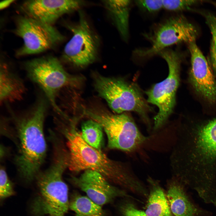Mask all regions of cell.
Returning <instances> with one entry per match:
<instances>
[{
	"mask_svg": "<svg viewBox=\"0 0 216 216\" xmlns=\"http://www.w3.org/2000/svg\"><path fill=\"white\" fill-rule=\"evenodd\" d=\"M82 110L84 115L101 125L107 135L110 148L133 152L147 139L140 131L133 118L127 114H113L85 108Z\"/></svg>",
	"mask_w": 216,
	"mask_h": 216,
	"instance_id": "obj_7",
	"label": "cell"
},
{
	"mask_svg": "<svg viewBox=\"0 0 216 216\" xmlns=\"http://www.w3.org/2000/svg\"><path fill=\"white\" fill-rule=\"evenodd\" d=\"M200 1L193 0H164L163 8L173 11H180L190 8Z\"/></svg>",
	"mask_w": 216,
	"mask_h": 216,
	"instance_id": "obj_21",
	"label": "cell"
},
{
	"mask_svg": "<svg viewBox=\"0 0 216 216\" xmlns=\"http://www.w3.org/2000/svg\"><path fill=\"white\" fill-rule=\"evenodd\" d=\"M25 68L29 78L42 89L54 110L66 117L57 104L58 93L65 86L77 85L82 79L68 74L60 61L52 56L29 60L25 63Z\"/></svg>",
	"mask_w": 216,
	"mask_h": 216,
	"instance_id": "obj_6",
	"label": "cell"
},
{
	"mask_svg": "<svg viewBox=\"0 0 216 216\" xmlns=\"http://www.w3.org/2000/svg\"><path fill=\"white\" fill-rule=\"evenodd\" d=\"M54 152L51 166L36 176L38 194L31 205L35 216L64 215L69 208L68 188L62 179L68 166V154L59 146L54 148Z\"/></svg>",
	"mask_w": 216,
	"mask_h": 216,
	"instance_id": "obj_4",
	"label": "cell"
},
{
	"mask_svg": "<svg viewBox=\"0 0 216 216\" xmlns=\"http://www.w3.org/2000/svg\"><path fill=\"white\" fill-rule=\"evenodd\" d=\"M69 208L75 216H105L101 206L87 196L77 195L69 202Z\"/></svg>",
	"mask_w": 216,
	"mask_h": 216,
	"instance_id": "obj_19",
	"label": "cell"
},
{
	"mask_svg": "<svg viewBox=\"0 0 216 216\" xmlns=\"http://www.w3.org/2000/svg\"><path fill=\"white\" fill-rule=\"evenodd\" d=\"M210 58L213 68L216 73V49L211 48Z\"/></svg>",
	"mask_w": 216,
	"mask_h": 216,
	"instance_id": "obj_26",
	"label": "cell"
},
{
	"mask_svg": "<svg viewBox=\"0 0 216 216\" xmlns=\"http://www.w3.org/2000/svg\"><path fill=\"white\" fill-rule=\"evenodd\" d=\"M13 0H7L2 1L0 2V8L1 9L5 8L14 2Z\"/></svg>",
	"mask_w": 216,
	"mask_h": 216,
	"instance_id": "obj_27",
	"label": "cell"
},
{
	"mask_svg": "<svg viewBox=\"0 0 216 216\" xmlns=\"http://www.w3.org/2000/svg\"><path fill=\"white\" fill-rule=\"evenodd\" d=\"M120 209L123 216H147L145 211L137 208L131 202L124 203L120 206Z\"/></svg>",
	"mask_w": 216,
	"mask_h": 216,
	"instance_id": "obj_24",
	"label": "cell"
},
{
	"mask_svg": "<svg viewBox=\"0 0 216 216\" xmlns=\"http://www.w3.org/2000/svg\"><path fill=\"white\" fill-rule=\"evenodd\" d=\"M51 216H64V215H51Z\"/></svg>",
	"mask_w": 216,
	"mask_h": 216,
	"instance_id": "obj_28",
	"label": "cell"
},
{
	"mask_svg": "<svg viewBox=\"0 0 216 216\" xmlns=\"http://www.w3.org/2000/svg\"><path fill=\"white\" fill-rule=\"evenodd\" d=\"M135 2L139 8L150 13L157 12L163 8L162 0H137Z\"/></svg>",
	"mask_w": 216,
	"mask_h": 216,
	"instance_id": "obj_23",
	"label": "cell"
},
{
	"mask_svg": "<svg viewBox=\"0 0 216 216\" xmlns=\"http://www.w3.org/2000/svg\"><path fill=\"white\" fill-rule=\"evenodd\" d=\"M47 109L46 99L40 97L30 108L19 114L9 110L19 143L16 163L20 174L27 181L37 176L45 158L44 125Z\"/></svg>",
	"mask_w": 216,
	"mask_h": 216,
	"instance_id": "obj_1",
	"label": "cell"
},
{
	"mask_svg": "<svg viewBox=\"0 0 216 216\" xmlns=\"http://www.w3.org/2000/svg\"><path fill=\"white\" fill-rule=\"evenodd\" d=\"M93 77L98 95L106 101L112 110L118 114L135 112L148 129L151 128L148 113L152 109L136 84L122 78L105 77L96 73Z\"/></svg>",
	"mask_w": 216,
	"mask_h": 216,
	"instance_id": "obj_5",
	"label": "cell"
},
{
	"mask_svg": "<svg viewBox=\"0 0 216 216\" xmlns=\"http://www.w3.org/2000/svg\"><path fill=\"white\" fill-rule=\"evenodd\" d=\"M191 55L190 78L195 91L211 104L216 101V81L195 41L188 44Z\"/></svg>",
	"mask_w": 216,
	"mask_h": 216,
	"instance_id": "obj_14",
	"label": "cell"
},
{
	"mask_svg": "<svg viewBox=\"0 0 216 216\" xmlns=\"http://www.w3.org/2000/svg\"><path fill=\"white\" fill-rule=\"evenodd\" d=\"M86 3L82 0H29L21 8L26 16L52 25L63 15L81 9Z\"/></svg>",
	"mask_w": 216,
	"mask_h": 216,
	"instance_id": "obj_12",
	"label": "cell"
},
{
	"mask_svg": "<svg viewBox=\"0 0 216 216\" xmlns=\"http://www.w3.org/2000/svg\"><path fill=\"white\" fill-rule=\"evenodd\" d=\"M14 194L13 185L4 169L2 167L0 171V197L4 199Z\"/></svg>",
	"mask_w": 216,
	"mask_h": 216,
	"instance_id": "obj_22",
	"label": "cell"
},
{
	"mask_svg": "<svg viewBox=\"0 0 216 216\" xmlns=\"http://www.w3.org/2000/svg\"><path fill=\"white\" fill-rule=\"evenodd\" d=\"M192 134L185 146H181L187 153L182 169L187 166L178 176L194 188H209L215 185L210 170L212 171L216 163V118L199 127Z\"/></svg>",
	"mask_w": 216,
	"mask_h": 216,
	"instance_id": "obj_3",
	"label": "cell"
},
{
	"mask_svg": "<svg viewBox=\"0 0 216 216\" xmlns=\"http://www.w3.org/2000/svg\"><path fill=\"white\" fill-rule=\"evenodd\" d=\"M213 4L216 6V3L213 2Z\"/></svg>",
	"mask_w": 216,
	"mask_h": 216,
	"instance_id": "obj_29",
	"label": "cell"
},
{
	"mask_svg": "<svg viewBox=\"0 0 216 216\" xmlns=\"http://www.w3.org/2000/svg\"><path fill=\"white\" fill-rule=\"evenodd\" d=\"M73 181L86 194L87 196L98 205L102 206L118 197L133 198L124 191L115 187L99 173L86 170Z\"/></svg>",
	"mask_w": 216,
	"mask_h": 216,
	"instance_id": "obj_13",
	"label": "cell"
},
{
	"mask_svg": "<svg viewBox=\"0 0 216 216\" xmlns=\"http://www.w3.org/2000/svg\"><path fill=\"white\" fill-rule=\"evenodd\" d=\"M198 35L196 27L184 16L171 17L159 24L154 30L150 38V47L136 49L134 53L137 57L148 58L174 44L181 42L188 44L195 41Z\"/></svg>",
	"mask_w": 216,
	"mask_h": 216,
	"instance_id": "obj_10",
	"label": "cell"
},
{
	"mask_svg": "<svg viewBox=\"0 0 216 216\" xmlns=\"http://www.w3.org/2000/svg\"><path fill=\"white\" fill-rule=\"evenodd\" d=\"M26 91L22 80L12 72L8 65L1 63L0 68V102L1 104L21 100Z\"/></svg>",
	"mask_w": 216,
	"mask_h": 216,
	"instance_id": "obj_16",
	"label": "cell"
},
{
	"mask_svg": "<svg viewBox=\"0 0 216 216\" xmlns=\"http://www.w3.org/2000/svg\"><path fill=\"white\" fill-rule=\"evenodd\" d=\"M171 211L174 216H196L197 209L190 201L180 181L175 177L169 180L166 192Z\"/></svg>",
	"mask_w": 216,
	"mask_h": 216,
	"instance_id": "obj_15",
	"label": "cell"
},
{
	"mask_svg": "<svg viewBox=\"0 0 216 216\" xmlns=\"http://www.w3.org/2000/svg\"><path fill=\"white\" fill-rule=\"evenodd\" d=\"M77 22L68 26L72 36L65 45L63 59L78 67H84L94 62L98 55L100 39L94 30L84 12L78 11Z\"/></svg>",
	"mask_w": 216,
	"mask_h": 216,
	"instance_id": "obj_9",
	"label": "cell"
},
{
	"mask_svg": "<svg viewBox=\"0 0 216 216\" xmlns=\"http://www.w3.org/2000/svg\"><path fill=\"white\" fill-rule=\"evenodd\" d=\"M205 16L212 35L211 48L216 49V16L209 13L206 14Z\"/></svg>",
	"mask_w": 216,
	"mask_h": 216,
	"instance_id": "obj_25",
	"label": "cell"
},
{
	"mask_svg": "<svg viewBox=\"0 0 216 216\" xmlns=\"http://www.w3.org/2000/svg\"><path fill=\"white\" fill-rule=\"evenodd\" d=\"M166 62L169 72L166 78L157 83L146 92L147 101L156 106L158 111L154 118V130H157L166 123L174 108L176 94L179 80L180 55L177 52L166 48L158 54Z\"/></svg>",
	"mask_w": 216,
	"mask_h": 216,
	"instance_id": "obj_8",
	"label": "cell"
},
{
	"mask_svg": "<svg viewBox=\"0 0 216 216\" xmlns=\"http://www.w3.org/2000/svg\"><path fill=\"white\" fill-rule=\"evenodd\" d=\"M63 131L69 150L68 167L70 170L80 172L91 170L131 192L138 188L140 181L129 168L109 158L100 150L88 144L81 133L71 124Z\"/></svg>",
	"mask_w": 216,
	"mask_h": 216,
	"instance_id": "obj_2",
	"label": "cell"
},
{
	"mask_svg": "<svg viewBox=\"0 0 216 216\" xmlns=\"http://www.w3.org/2000/svg\"><path fill=\"white\" fill-rule=\"evenodd\" d=\"M103 128L98 122L92 119L85 121L81 126V136L89 145L100 150L103 142Z\"/></svg>",
	"mask_w": 216,
	"mask_h": 216,
	"instance_id": "obj_20",
	"label": "cell"
},
{
	"mask_svg": "<svg viewBox=\"0 0 216 216\" xmlns=\"http://www.w3.org/2000/svg\"><path fill=\"white\" fill-rule=\"evenodd\" d=\"M102 1L109 16L120 36L124 41H127L129 37V18L132 1Z\"/></svg>",
	"mask_w": 216,
	"mask_h": 216,
	"instance_id": "obj_17",
	"label": "cell"
},
{
	"mask_svg": "<svg viewBox=\"0 0 216 216\" xmlns=\"http://www.w3.org/2000/svg\"><path fill=\"white\" fill-rule=\"evenodd\" d=\"M14 32L23 41V45L16 52L19 56L43 52L65 39L52 25L26 16L18 18Z\"/></svg>",
	"mask_w": 216,
	"mask_h": 216,
	"instance_id": "obj_11",
	"label": "cell"
},
{
	"mask_svg": "<svg viewBox=\"0 0 216 216\" xmlns=\"http://www.w3.org/2000/svg\"><path fill=\"white\" fill-rule=\"evenodd\" d=\"M149 191L145 212L147 216H174L166 193L158 182L149 177Z\"/></svg>",
	"mask_w": 216,
	"mask_h": 216,
	"instance_id": "obj_18",
	"label": "cell"
}]
</instances>
